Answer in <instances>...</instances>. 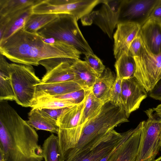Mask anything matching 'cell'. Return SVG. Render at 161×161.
I'll list each match as a JSON object with an SVG mask.
<instances>
[{"instance_id":"cell-1","label":"cell","mask_w":161,"mask_h":161,"mask_svg":"<svg viewBox=\"0 0 161 161\" xmlns=\"http://www.w3.org/2000/svg\"><path fill=\"white\" fill-rule=\"evenodd\" d=\"M38 135L7 101H0V148L5 161H42Z\"/></svg>"},{"instance_id":"cell-2","label":"cell","mask_w":161,"mask_h":161,"mask_svg":"<svg viewBox=\"0 0 161 161\" xmlns=\"http://www.w3.org/2000/svg\"><path fill=\"white\" fill-rule=\"evenodd\" d=\"M0 52L14 63L36 66L41 61L50 58L78 60L81 54L73 46L62 42L47 43L37 33L27 32L23 28L0 42Z\"/></svg>"},{"instance_id":"cell-3","label":"cell","mask_w":161,"mask_h":161,"mask_svg":"<svg viewBox=\"0 0 161 161\" xmlns=\"http://www.w3.org/2000/svg\"><path fill=\"white\" fill-rule=\"evenodd\" d=\"M128 118L123 105L110 101L104 104L97 115L84 124L77 146L70 151L67 158L92 148L115 127L129 122Z\"/></svg>"},{"instance_id":"cell-4","label":"cell","mask_w":161,"mask_h":161,"mask_svg":"<svg viewBox=\"0 0 161 161\" xmlns=\"http://www.w3.org/2000/svg\"><path fill=\"white\" fill-rule=\"evenodd\" d=\"M77 21L71 15L59 14L36 33L42 37L53 38L72 46L81 54L94 53L81 32Z\"/></svg>"},{"instance_id":"cell-5","label":"cell","mask_w":161,"mask_h":161,"mask_svg":"<svg viewBox=\"0 0 161 161\" xmlns=\"http://www.w3.org/2000/svg\"><path fill=\"white\" fill-rule=\"evenodd\" d=\"M11 80L16 103L21 106L31 107L37 86L41 82L32 65L10 64Z\"/></svg>"},{"instance_id":"cell-6","label":"cell","mask_w":161,"mask_h":161,"mask_svg":"<svg viewBox=\"0 0 161 161\" xmlns=\"http://www.w3.org/2000/svg\"><path fill=\"white\" fill-rule=\"evenodd\" d=\"M147 117L142 123L136 161H153L161 151V120L153 109L144 111Z\"/></svg>"},{"instance_id":"cell-7","label":"cell","mask_w":161,"mask_h":161,"mask_svg":"<svg viewBox=\"0 0 161 161\" xmlns=\"http://www.w3.org/2000/svg\"><path fill=\"white\" fill-rule=\"evenodd\" d=\"M101 0H37L33 6L35 14H67L78 20L90 13Z\"/></svg>"},{"instance_id":"cell-8","label":"cell","mask_w":161,"mask_h":161,"mask_svg":"<svg viewBox=\"0 0 161 161\" xmlns=\"http://www.w3.org/2000/svg\"><path fill=\"white\" fill-rule=\"evenodd\" d=\"M122 0H102L98 10L91 12L81 19L83 25L93 23L98 26L111 39L119 23Z\"/></svg>"},{"instance_id":"cell-9","label":"cell","mask_w":161,"mask_h":161,"mask_svg":"<svg viewBox=\"0 0 161 161\" xmlns=\"http://www.w3.org/2000/svg\"><path fill=\"white\" fill-rule=\"evenodd\" d=\"M134 58L136 64L134 77L148 93L161 78V54H151L144 45L140 55Z\"/></svg>"},{"instance_id":"cell-10","label":"cell","mask_w":161,"mask_h":161,"mask_svg":"<svg viewBox=\"0 0 161 161\" xmlns=\"http://www.w3.org/2000/svg\"><path fill=\"white\" fill-rule=\"evenodd\" d=\"M134 129L119 133L112 130L96 146L67 158L65 161H99L122 143L133 133Z\"/></svg>"},{"instance_id":"cell-11","label":"cell","mask_w":161,"mask_h":161,"mask_svg":"<svg viewBox=\"0 0 161 161\" xmlns=\"http://www.w3.org/2000/svg\"><path fill=\"white\" fill-rule=\"evenodd\" d=\"M75 60L67 58H55L41 61L39 64L46 70L41 82L47 83L74 81L75 75L72 65Z\"/></svg>"},{"instance_id":"cell-12","label":"cell","mask_w":161,"mask_h":161,"mask_svg":"<svg viewBox=\"0 0 161 161\" xmlns=\"http://www.w3.org/2000/svg\"><path fill=\"white\" fill-rule=\"evenodd\" d=\"M158 1L122 0L119 23H134L141 27L148 20L151 10Z\"/></svg>"},{"instance_id":"cell-13","label":"cell","mask_w":161,"mask_h":161,"mask_svg":"<svg viewBox=\"0 0 161 161\" xmlns=\"http://www.w3.org/2000/svg\"><path fill=\"white\" fill-rule=\"evenodd\" d=\"M121 87L123 105L129 118L131 113L139 108L147 92L135 77L122 80Z\"/></svg>"},{"instance_id":"cell-14","label":"cell","mask_w":161,"mask_h":161,"mask_svg":"<svg viewBox=\"0 0 161 161\" xmlns=\"http://www.w3.org/2000/svg\"><path fill=\"white\" fill-rule=\"evenodd\" d=\"M113 36L114 40V54L117 59L125 52L128 53L130 46L139 33L141 26L131 22L119 23Z\"/></svg>"},{"instance_id":"cell-15","label":"cell","mask_w":161,"mask_h":161,"mask_svg":"<svg viewBox=\"0 0 161 161\" xmlns=\"http://www.w3.org/2000/svg\"><path fill=\"white\" fill-rule=\"evenodd\" d=\"M31 6L17 12L0 17V34L3 35L1 42L22 28L33 13Z\"/></svg>"},{"instance_id":"cell-16","label":"cell","mask_w":161,"mask_h":161,"mask_svg":"<svg viewBox=\"0 0 161 161\" xmlns=\"http://www.w3.org/2000/svg\"><path fill=\"white\" fill-rule=\"evenodd\" d=\"M141 122L132 134L114 151L107 161H136L142 124Z\"/></svg>"},{"instance_id":"cell-17","label":"cell","mask_w":161,"mask_h":161,"mask_svg":"<svg viewBox=\"0 0 161 161\" xmlns=\"http://www.w3.org/2000/svg\"><path fill=\"white\" fill-rule=\"evenodd\" d=\"M140 34L143 43L151 54H161V24L153 19H148L141 27Z\"/></svg>"},{"instance_id":"cell-18","label":"cell","mask_w":161,"mask_h":161,"mask_svg":"<svg viewBox=\"0 0 161 161\" xmlns=\"http://www.w3.org/2000/svg\"><path fill=\"white\" fill-rule=\"evenodd\" d=\"M116 78L114 72L108 68H105L97 77L92 88L94 96L103 105L109 101L111 92Z\"/></svg>"},{"instance_id":"cell-19","label":"cell","mask_w":161,"mask_h":161,"mask_svg":"<svg viewBox=\"0 0 161 161\" xmlns=\"http://www.w3.org/2000/svg\"><path fill=\"white\" fill-rule=\"evenodd\" d=\"M81 89L82 88L74 81L47 83L41 82L36 87L34 99L64 94Z\"/></svg>"},{"instance_id":"cell-20","label":"cell","mask_w":161,"mask_h":161,"mask_svg":"<svg viewBox=\"0 0 161 161\" xmlns=\"http://www.w3.org/2000/svg\"><path fill=\"white\" fill-rule=\"evenodd\" d=\"M75 78L74 81L85 90H91L99 75L85 60H75L72 65Z\"/></svg>"},{"instance_id":"cell-21","label":"cell","mask_w":161,"mask_h":161,"mask_svg":"<svg viewBox=\"0 0 161 161\" xmlns=\"http://www.w3.org/2000/svg\"><path fill=\"white\" fill-rule=\"evenodd\" d=\"M14 94L11 80L10 64L0 55V101H13Z\"/></svg>"},{"instance_id":"cell-22","label":"cell","mask_w":161,"mask_h":161,"mask_svg":"<svg viewBox=\"0 0 161 161\" xmlns=\"http://www.w3.org/2000/svg\"><path fill=\"white\" fill-rule=\"evenodd\" d=\"M27 121L30 126L37 130H43L58 134L59 127L58 122L43 114L39 108H32L28 114Z\"/></svg>"},{"instance_id":"cell-23","label":"cell","mask_w":161,"mask_h":161,"mask_svg":"<svg viewBox=\"0 0 161 161\" xmlns=\"http://www.w3.org/2000/svg\"><path fill=\"white\" fill-rule=\"evenodd\" d=\"M84 102L70 107L59 117L58 121L59 130L72 129L82 125L80 122L84 107Z\"/></svg>"},{"instance_id":"cell-24","label":"cell","mask_w":161,"mask_h":161,"mask_svg":"<svg viewBox=\"0 0 161 161\" xmlns=\"http://www.w3.org/2000/svg\"><path fill=\"white\" fill-rule=\"evenodd\" d=\"M114 66L116 78L121 80L134 77L136 64L134 57L124 52L116 59Z\"/></svg>"},{"instance_id":"cell-25","label":"cell","mask_w":161,"mask_h":161,"mask_svg":"<svg viewBox=\"0 0 161 161\" xmlns=\"http://www.w3.org/2000/svg\"><path fill=\"white\" fill-rule=\"evenodd\" d=\"M42 149L45 161H63L58 137L53 134L44 141Z\"/></svg>"},{"instance_id":"cell-26","label":"cell","mask_w":161,"mask_h":161,"mask_svg":"<svg viewBox=\"0 0 161 161\" xmlns=\"http://www.w3.org/2000/svg\"><path fill=\"white\" fill-rule=\"evenodd\" d=\"M84 103L81 125L97 115L103 105L102 102L94 96L91 90L88 91Z\"/></svg>"},{"instance_id":"cell-27","label":"cell","mask_w":161,"mask_h":161,"mask_svg":"<svg viewBox=\"0 0 161 161\" xmlns=\"http://www.w3.org/2000/svg\"><path fill=\"white\" fill-rule=\"evenodd\" d=\"M55 14H35L29 17L23 29L31 33H36L39 29L47 25L58 16Z\"/></svg>"},{"instance_id":"cell-28","label":"cell","mask_w":161,"mask_h":161,"mask_svg":"<svg viewBox=\"0 0 161 161\" xmlns=\"http://www.w3.org/2000/svg\"><path fill=\"white\" fill-rule=\"evenodd\" d=\"M37 0H0V17L33 6Z\"/></svg>"},{"instance_id":"cell-29","label":"cell","mask_w":161,"mask_h":161,"mask_svg":"<svg viewBox=\"0 0 161 161\" xmlns=\"http://www.w3.org/2000/svg\"><path fill=\"white\" fill-rule=\"evenodd\" d=\"M88 91L81 89L64 94L45 97L65 100L76 105L80 104L84 101Z\"/></svg>"},{"instance_id":"cell-30","label":"cell","mask_w":161,"mask_h":161,"mask_svg":"<svg viewBox=\"0 0 161 161\" xmlns=\"http://www.w3.org/2000/svg\"><path fill=\"white\" fill-rule=\"evenodd\" d=\"M85 55V61L99 75L101 74L105 68L100 59L94 53H88Z\"/></svg>"},{"instance_id":"cell-31","label":"cell","mask_w":161,"mask_h":161,"mask_svg":"<svg viewBox=\"0 0 161 161\" xmlns=\"http://www.w3.org/2000/svg\"><path fill=\"white\" fill-rule=\"evenodd\" d=\"M122 80L116 78L112 90L109 101L116 105H123L122 94Z\"/></svg>"},{"instance_id":"cell-32","label":"cell","mask_w":161,"mask_h":161,"mask_svg":"<svg viewBox=\"0 0 161 161\" xmlns=\"http://www.w3.org/2000/svg\"><path fill=\"white\" fill-rule=\"evenodd\" d=\"M144 47V45L140 32L131 43L129 48L128 53L134 57H138L142 53Z\"/></svg>"},{"instance_id":"cell-33","label":"cell","mask_w":161,"mask_h":161,"mask_svg":"<svg viewBox=\"0 0 161 161\" xmlns=\"http://www.w3.org/2000/svg\"><path fill=\"white\" fill-rule=\"evenodd\" d=\"M70 107L65 108L50 109L39 108L40 111L48 118L58 122L59 117Z\"/></svg>"},{"instance_id":"cell-34","label":"cell","mask_w":161,"mask_h":161,"mask_svg":"<svg viewBox=\"0 0 161 161\" xmlns=\"http://www.w3.org/2000/svg\"><path fill=\"white\" fill-rule=\"evenodd\" d=\"M149 19L157 21L161 24V0H158L150 14Z\"/></svg>"},{"instance_id":"cell-35","label":"cell","mask_w":161,"mask_h":161,"mask_svg":"<svg viewBox=\"0 0 161 161\" xmlns=\"http://www.w3.org/2000/svg\"><path fill=\"white\" fill-rule=\"evenodd\" d=\"M148 93L151 97L156 100L161 101V78Z\"/></svg>"},{"instance_id":"cell-36","label":"cell","mask_w":161,"mask_h":161,"mask_svg":"<svg viewBox=\"0 0 161 161\" xmlns=\"http://www.w3.org/2000/svg\"><path fill=\"white\" fill-rule=\"evenodd\" d=\"M153 109L156 115L161 120V104Z\"/></svg>"},{"instance_id":"cell-37","label":"cell","mask_w":161,"mask_h":161,"mask_svg":"<svg viewBox=\"0 0 161 161\" xmlns=\"http://www.w3.org/2000/svg\"><path fill=\"white\" fill-rule=\"evenodd\" d=\"M0 161H5L4 154L3 150L0 148Z\"/></svg>"},{"instance_id":"cell-38","label":"cell","mask_w":161,"mask_h":161,"mask_svg":"<svg viewBox=\"0 0 161 161\" xmlns=\"http://www.w3.org/2000/svg\"><path fill=\"white\" fill-rule=\"evenodd\" d=\"M153 161H161V156L158 158L157 159L153 160Z\"/></svg>"}]
</instances>
